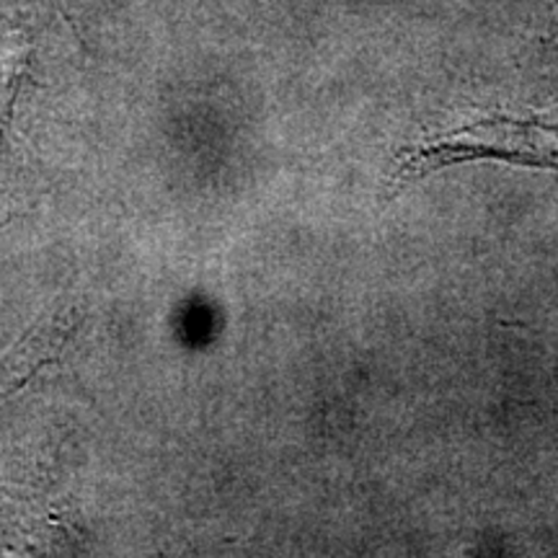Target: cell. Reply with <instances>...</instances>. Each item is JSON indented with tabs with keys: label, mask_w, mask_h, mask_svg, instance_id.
<instances>
[{
	"label": "cell",
	"mask_w": 558,
	"mask_h": 558,
	"mask_svg": "<svg viewBox=\"0 0 558 558\" xmlns=\"http://www.w3.org/2000/svg\"><path fill=\"white\" fill-rule=\"evenodd\" d=\"M75 329H78V318L60 308L41 324L32 326L19 344L0 357V407L60 360Z\"/></svg>",
	"instance_id": "cell-1"
},
{
	"label": "cell",
	"mask_w": 558,
	"mask_h": 558,
	"mask_svg": "<svg viewBox=\"0 0 558 558\" xmlns=\"http://www.w3.org/2000/svg\"><path fill=\"white\" fill-rule=\"evenodd\" d=\"M32 83V41L16 21L0 13V158L9 143L13 117Z\"/></svg>",
	"instance_id": "cell-2"
}]
</instances>
